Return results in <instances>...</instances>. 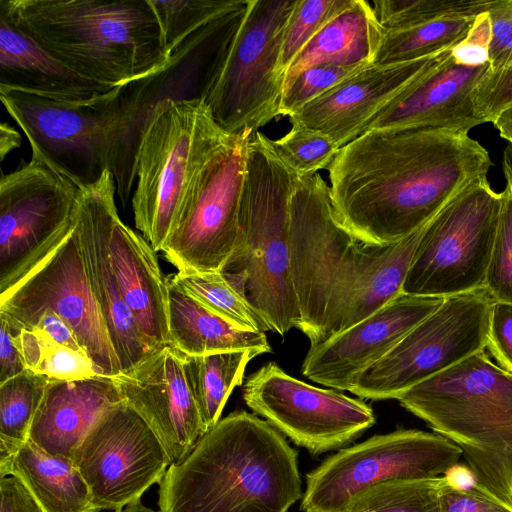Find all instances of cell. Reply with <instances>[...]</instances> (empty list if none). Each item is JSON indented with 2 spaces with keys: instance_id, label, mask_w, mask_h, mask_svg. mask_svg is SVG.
I'll return each instance as SVG.
<instances>
[{
  "instance_id": "45",
  "label": "cell",
  "mask_w": 512,
  "mask_h": 512,
  "mask_svg": "<svg viewBox=\"0 0 512 512\" xmlns=\"http://www.w3.org/2000/svg\"><path fill=\"white\" fill-rule=\"evenodd\" d=\"M491 39V21L485 11L475 17L466 37L451 48L453 62L472 67L489 64Z\"/></svg>"
},
{
  "instance_id": "29",
  "label": "cell",
  "mask_w": 512,
  "mask_h": 512,
  "mask_svg": "<svg viewBox=\"0 0 512 512\" xmlns=\"http://www.w3.org/2000/svg\"><path fill=\"white\" fill-rule=\"evenodd\" d=\"M382 36L372 6L364 0H352L296 57L285 74L283 89L300 72L314 65L373 64Z\"/></svg>"
},
{
  "instance_id": "33",
  "label": "cell",
  "mask_w": 512,
  "mask_h": 512,
  "mask_svg": "<svg viewBox=\"0 0 512 512\" xmlns=\"http://www.w3.org/2000/svg\"><path fill=\"white\" fill-rule=\"evenodd\" d=\"M188 295L244 330L264 332L245 295L223 271H178L170 276Z\"/></svg>"
},
{
  "instance_id": "13",
  "label": "cell",
  "mask_w": 512,
  "mask_h": 512,
  "mask_svg": "<svg viewBox=\"0 0 512 512\" xmlns=\"http://www.w3.org/2000/svg\"><path fill=\"white\" fill-rule=\"evenodd\" d=\"M461 449L436 432L401 429L341 449L306 475L303 512H339L381 482L446 476Z\"/></svg>"
},
{
  "instance_id": "6",
  "label": "cell",
  "mask_w": 512,
  "mask_h": 512,
  "mask_svg": "<svg viewBox=\"0 0 512 512\" xmlns=\"http://www.w3.org/2000/svg\"><path fill=\"white\" fill-rule=\"evenodd\" d=\"M269 140L260 131L249 138L238 239L221 271L245 295L263 331L284 336L300 324L290 266V199L298 176Z\"/></svg>"
},
{
  "instance_id": "40",
  "label": "cell",
  "mask_w": 512,
  "mask_h": 512,
  "mask_svg": "<svg viewBox=\"0 0 512 512\" xmlns=\"http://www.w3.org/2000/svg\"><path fill=\"white\" fill-rule=\"evenodd\" d=\"M367 66L325 63L303 70L284 87L279 114L286 116L294 114Z\"/></svg>"
},
{
  "instance_id": "12",
  "label": "cell",
  "mask_w": 512,
  "mask_h": 512,
  "mask_svg": "<svg viewBox=\"0 0 512 512\" xmlns=\"http://www.w3.org/2000/svg\"><path fill=\"white\" fill-rule=\"evenodd\" d=\"M494 302L485 288L446 297L364 371L350 392L364 399L398 400L412 387L483 351Z\"/></svg>"
},
{
  "instance_id": "43",
  "label": "cell",
  "mask_w": 512,
  "mask_h": 512,
  "mask_svg": "<svg viewBox=\"0 0 512 512\" xmlns=\"http://www.w3.org/2000/svg\"><path fill=\"white\" fill-rule=\"evenodd\" d=\"M473 103L475 113L483 123H493L512 108V64L490 69L476 86Z\"/></svg>"
},
{
  "instance_id": "38",
  "label": "cell",
  "mask_w": 512,
  "mask_h": 512,
  "mask_svg": "<svg viewBox=\"0 0 512 512\" xmlns=\"http://www.w3.org/2000/svg\"><path fill=\"white\" fill-rule=\"evenodd\" d=\"M279 160L298 177H309L329 167L340 147L327 135L291 122V129L276 140H269Z\"/></svg>"
},
{
  "instance_id": "4",
  "label": "cell",
  "mask_w": 512,
  "mask_h": 512,
  "mask_svg": "<svg viewBox=\"0 0 512 512\" xmlns=\"http://www.w3.org/2000/svg\"><path fill=\"white\" fill-rule=\"evenodd\" d=\"M0 13L77 74L112 87L169 58L149 0H0Z\"/></svg>"
},
{
  "instance_id": "15",
  "label": "cell",
  "mask_w": 512,
  "mask_h": 512,
  "mask_svg": "<svg viewBox=\"0 0 512 512\" xmlns=\"http://www.w3.org/2000/svg\"><path fill=\"white\" fill-rule=\"evenodd\" d=\"M115 96L116 87L83 101L0 90L1 102L26 135L32 157L79 189L110 172Z\"/></svg>"
},
{
  "instance_id": "21",
  "label": "cell",
  "mask_w": 512,
  "mask_h": 512,
  "mask_svg": "<svg viewBox=\"0 0 512 512\" xmlns=\"http://www.w3.org/2000/svg\"><path fill=\"white\" fill-rule=\"evenodd\" d=\"M113 378L123 401L150 426L171 464L186 458L205 431L185 376L183 353L164 345Z\"/></svg>"
},
{
  "instance_id": "49",
  "label": "cell",
  "mask_w": 512,
  "mask_h": 512,
  "mask_svg": "<svg viewBox=\"0 0 512 512\" xmlns=\"http://www.w3.org/2000/svg\"><path fill=\"white\" fill-rule=\"evenodd\" d=\"M0 512H41L29 492L13 476L1 478Z\"/></svg>"
},
{
  "instance_id": "51",
  "label": "cell",
  "mask_w": 512,
  "mask_h": 512,
  "mask_svg": "<svg viewBox=\"0 0 512 512\" xmlns=\"http://www.w3.org/2000/svg\"><path fill=\"white\" fill-rule=\"evenodd\" d=\"M493 125L499 131L500 136L512 144V122L497 118Z\"/></svg>"
},
{
  "instance_id": "27",
  "label": "cell",
  "mask_w": 512,
  "mask_h": 512,
  "mask_svg": "<svg viewBox=\"0 0 512 512\" xmlns=\"http://www.w3.org/2000/svg\"><path fill=\"white\" fill-rule=\"evenodd\" d=\"M168 323L170 344L186 355L250 350L272 352L265 332L244 330L183 291L170 277Z\"/></svg>"
},
{
  "instance_id": "20",
  "label": "cell",
  "mask_w": 512,
  "mask_h": 512,
  "mask_svg": "<svg viewBox=\"0 0 512 512\" xmlns=\"http://www.w3.org/2000/svg\"><path fill=\"white\" fill-rule=\"evenodd\" d=\"M444 299L399 294L348 329L310 346L302 363L303 376L337 391H351L364 371L435 312Z\"/></svg>"
},
{
  "instance_id": "42",
  "label": "cell",
  "mask_w": 512,
  "mask_h": 512,
  "mask_svg": "<svg viewBox=\"0 0 512 512\" xmlns=\"http://www.w3.org/2000/svg\"><path fill=\"white\" fill-rule=\"evenodd\" d=\"M440 512H512V506L478 484L462 485L448 475L439 493Z\"/></svg>"
},
{
  "instance_id": "52",
  "label": "cell",
  "mask_w": 512,
  "mask_h": 512,
  "mask_svg": "<svg viewBox=\"0 0 512 512\" xmlns=\"http://www.w3.org/2000/svg\"><path fill=\"white\" fill-rule=\"evenodd\" d=\"M502 166L506 181L512 183V144L504 149Z\"/></svg>"
},
{
  "instance_id": "24",
  "label": "cell",
  "mask_w": 512,
  "mask_h": 512,
  "mask_svg": "<svg viewBox=\"0 0 512 512\" xmlns=\"http://www.w3.org/2000/svg\"><path fill=\"white\" fill-rule=\"evenodd\" d=\"M112 271L142 333L155 348L170 344L168 283L156 251L114 213L107 239Z\"/></svg>"
},
{
  "instance_id": "41",
  "label": "cell",
  "mask_w": 512,
  "mask_h": 512,
  "mask_svg": "<svg viewBox=\"0 0 512 512\" xmlns=\"http://www.w3.org/2000/svg\"><path fill=\"white\" fill-rule=\"evenodd\" d=\"M484 288L496 302L512 304V183L501 192V209Z\"/></svg>"
},
{
  "instance_id": "53",
  "label": "cell",
  "mask_w": 512,
  "mask_h": 512,
  "mask_svg": "<svg viewBox=\"0 0 512 512\" xmlns=\"http://www.w3.org/2000/svg\"><path fill=\"white\" fill-rule=\"evenodd\" d=\"M115 512H160V511H155L149 507L144 506L140 499V500L135 501L129 505H126L123 508L115 510Z\"/></svg>"
},
{
  "instance_id": "37",
  "label": "cell",
  "mask_w": 512,
  "mask_h": 512,
  "mask_svg": "<svg viewBox=\"0 0 512 512\" xmlns=\"http://www.w3.org/2000/svg\"><path fill=\"white\" fill-rule=\"evenodd\" d=\"M489 5L486 0H375L372 8L383 32H390L448 15L477 16Z\"/></svg>"
},
{
  "instance_id": "14",
  "label": "cell",
  "mask_w": 512,
  "mask_h": 512,
  "mask_svg": "<svg viewBox=\"0 0 512 512\" xmlns=\"http://www.w3.org/2000/svg\"><path fill=\"white\" fill-rule=\"evenodd\" d=\"M79 188L31 157L0 179V295L44 262L74 226Z\"/></svg>"
},
{
  "instance_id": "34",
  "label": "cell",
  "mask_w": 512,
  "mask_h": 512,
  "mask_svg": "<svg viewBox=\"0 0 512 512\" xmlns=\"http://www.w3.org/2000/svg\"><path fill=\"white\" fill-rule=\"evenodd\" d=\"M9 326L28 370L50 381H72L103 375L87 354L57 343L42 331Z\"/></svg>"
},
{
  "instance_id": "18",
  "label": "cell",
  "mask_w": 512,
  "mask_h": 512,
  "mask_svg": "<svg viewBox=\"0 0 512 512\" xmlns=\"http://www.w3.org/2000/svg\"><path fill=\"white\" fill-rule=\"evenodd\" d=\"M72 461L100 511H115L140 500L171 465L153 430L124 401L101 415Z\"/></svg>"
},
{
  "instance_id": "48",
  "label": "cell",
  "mask_w": 512,
  "mask_h": 512,
  "mask_svg": "<svg viewBox=\"0 0 512 512\" xmlns=\"http://www.w3.org/2000/svg\"><path fill=\"white\" fill-rule=\"evenodd\" d=\"M26 369L8 322L0 317V383L17 376Z\"/></svg>"
},
{
  "instance_id": "36",
  "label": "cell",
  "mask_w": 512,
  "mask_h": 512,
  "mask_svg": "<svg viewBox=\"0 0 512 512\" xmlns=\"http://www.w3.org/2000/svg\"><path fill=\"white\" fill-rule=\"evenodd\" d=\"M168 54L192 34L236 9L244 0H149Z\"/></svg>"
},
{
  "instance_id": "54",
  "label": "cell",
  "mask_w": 512,
  "mask_h": 512,
  "mask_svg": "<svg viewBox=\"0 0 512 512\" xmlns=\"http://www.w3.org/2000/svg\"><path fill=\"white\" fill-rule=\"evenodd\" d=\"M498 118H502L504 120L512 122V108L503 112Z\"/></svg>"
},
{
  "instance_id": "3",
  "label": "cell",
  "mask_w": 512,
  "mask_h": 512,
  "mask_svg": "<svg viewBox=\"0 0 512 512\" xmlns=\"http://www.w3.org/2000/svg\"><path fill=\"white\" fill-rule=\"evenodd\" d=\"M297 456L266 420L232 412L168 467L160 512H287L302 495Z\"/></svg>"
},
{
  "instance_id": "11",
  "label": "cell",
  "mask_w": 512,
  "mask_h": 512,
  "mask_svg": "<svg viewBox=\"0 0 512 512\" xmlns=\"http://www.w3.org/2000/svg\"><path fill=\"white\" fill-rule=\"evenodd\" d=\"M297 0H249L243 22L202 101L227 133L252 135L279 116L284 30Z\"/></svg>"
},
{
  "instance_id": "2",
  "label": "cell",
  "mask_w": 512,
  "mask_h": 512,
  "mask_svg": "<svg viewBox=\"0 0 512 512\" xmlns=\"http://www.w3.org/2000/svg\"><path fill=\"white\" fill-rule=\"evenodd\" d=\"M424 227L390 244L366 243L339 221L319 173L298 177L290 199V266L310 346L365 319L402 293Z\"/></svg>"
},
{
  "instance_id": "26",
  "label": "cell",
  "mask_w": 512,
  "mask_h": 512,
  "mask_svg": "<svg viewBox=\"0 0 512 512\" xmlns=\"http://www.w3.org/2000/svg\"><path fill=\"white\" fill-rule=\"evenodd\" d=\"M112 88L71 70L0 13V90L83 101Z\"/></svg>"
},
{
  "instance_id": "19",
  "label": "cell",
  "mask_w": 512,
  "mask_h": 512,
  "mask_svg": "<svg viewBox=\"0 0 512 512\" xmlns=\"http://www.w3.org/2000/svg\"><path fill=\"white\" fill-rule=\"evenodd\" d=\"M115 193L116 183L109 171L96 183L79 189L75 225L92 293L105 321L121 372H126L157 349L142 333L122 297L111 268L107 239L112 216L117 211Z\"/></svg>"
},
{
  "instance_id": "44",
  "label": "cell",
  "mask_w": 512,
  "mask_h": 512,
  "mask_svg": "<svg viewBox=\"0 0 512 512\" xmlns=\"http://www.w3.org/2000/svg\"><path fill=\"white\" fill-rule=\"evenodd\" d=\"M487 12L492 27L489 64L495 70L512 64V0L490 1Z\"/></svg>"
},
{
  "instance_id": "5",
  "label": "cell",
  "mask_w": 512,
  "mask_h": 512,
  "mask_svg": "<svg viewBox=\"0 0 512 512\" xmlns=\"http://www.w3.org/2000/svg\"><path fill=\"white\" fill-rule=\"evenodd\" d=\"M398 401L461 449L474 483L512 506V373L483 350Z\"/></svg>"
},
{
  "instance_id": "30",
  "label": "cell",
  "mask_w": 512,
  "mask_h": 512,
  "mask_svg": "<svg viewBox=\"0 0 512 512\" xmlns=\"http://www.w3.org/2000/svg\"><path fill=\"white\" fill-rule=\"evenodd\" d=\"M258 356L250 350L204 355L183 353V368L205 433L219 420L236 386H241L248 363Z\"/></svg>"
},
{
  "instance_id": "50",
  "label": "cell",
  "mask_w": 512,
  "mask_h": 512,
  "mask_svg": "<svg viewBox=\"0 0 512 512\" xmlns=\"http://www.w3.org/2000/svg\"><path fill=\"white\" fill-rule=\"evenodd\" d=\"M21 135L7 122L0 125V159L4 160L6 155L20 147Z\"/></svg>"
},
{
  "instance_id": "16",
  "label": "cell",
  "mask_w": 512,
  "mask_h": 512,
  "mask_svg": "<svg viewBox=\"0 0 512 512\" xmlns=\"http://www.w3.org/2000/svg\"><path fill=\"white\" fill-rule=\"evenodd\" d=\"M242 397L253 412L312 454L342 447L376 421L363 400L307 384L276 362L245 379Z\"/></svg>"
},
{
  "instance_id": "47",
  "label": "cell",
  "mask_w": 512,
  "mask_h": 512,
  "mask_svg": "<svg viewBox=\"0 0 512 512\" xmlns=\"http://www.w3.org/2000/svg\"><path fill=\"white\" fill-rule=\"evenodd\" d=\"M20 329H35L42 331L57 343L74 351L87 354L81 347L70 325L62 317L51 310L42 312L27 322Z\"/></svg>"
},
{
  "instance_id": "35",
  "label": "cell",
  "mask_w": 512,
  "mask_h": 512,
  "mask_svg": "<svg viewBox=\"0 0 512 512\" xmlns=\"http://www.w3.org/2000/svg\"><path fill=\"white\" fill-rule=\"evenodd\" d=\"M445 476L377 483L354 496L339 512H440Z\"/></svg>"
},
{
  "instance_id": "39",
  "label": "cell",
  "mask_w": 512,
  "mask_h": 512,
  "mask_svg": "<svg viewBox=\"0 0 512 512\" xmlns=\"http://www.w3.org/2000/svg\"><path fill=\"white\" fill-rule=\"evenodd\" d=\"M352 0H297L287 21L281 46L279 69L285 74L314 36Z\"/></svg>"
},
{
  "instance_id": "1",
  "label": "cell",
  "mask_w": 512,
  "mask_h": 512,
  "mask_svg": "<svg viewBox=\"0 0 512 512\" xmlns=\"http://www.w3.org/2000/svg\"><path fill=\"white\" fill-rule=\"evenodd\" d=\"M491 166L489 152L467 132L374 129L340 148L328 167L330 196L347 230L385 246L423 227Z\"/></svg>"
},
{
  "instance_id": "23",
  "label": "cell",
  "mask_w": 512,
  "mask_h": 512,
  "mask_svg": "<svg viewBox=\"0 0 512 512\" xmlns=\"http://www.w3.org/2000/svg\"><path fill=\"white\" fill-rule=\"evenodd\" d=\"M491 69L464 66L450 57L390 102L365 128H432L467 132L483 122L475 113L473 93Z\"/></svg>"
},
{
  "instance_id": "46",
  "label": "cell",
  "mask_w": 512,
  "mask_h": 512,
  "mask_svg": "<svg viewBox=\"0 0 512 512\" xmlns=\"http://www.w3.org/2000/svg\"><path fill=\"white\" fill-rule=\"evenodd\" d=\"M499 366L512 373V304L494 302L490 312L487 345Z\"/></svg>"
},
{
  "instance_id": "22",
  "label": "cell",
  "mask_w": 512,
  "mask_h": 512,
  "mask_svg": "<svg viewBox=\"0 0 512 512\" xmlns=\"http://www.w3.org/2000/svg\"><path fill=\"white\" fill-rule=\"evenodd\" d=\"M451 48L419 59L371 64L289 116L329 136L340 148L361 135L398 95L446 61Z\"/></svg>"
},
{
  "instance_id": "31",
  "label": "cell",
  "mask_w": 512,
  "mask_h": 512,
  "mask_svg": "<svg viewBox=\"0 0 512 512\" xmlns=\"http://www.w3.org/2000/svg\"><path fill=\"white\" fill-rule=\"evenodd\" d=\"M475 17L448 15L407 29L383 32L373 64L407 62L452 48L466 37Z\"/></svg>"
},
{
  "instance_id": "25",
  "label": "cell",
  "mask_w": 512,
  "mask_h": 512,
  "mask_svg": "<svg viewBox=\"0 0 512 512\" xmlns=\"http://www.w3.org/2000/svg\"><path fill=\"white\" fill-rule=\"evenodd\" d=\"M123 402L111 376L50 381L33 419L28 440L53 456L72 455L95 422Z\"/></svg>"
},
{
  "instance_id": "7",
  "label": "cell",
  "mask_w": 512,
  "mask_h": 512,
  "mask_svg": "<svg viewBox=\"0 0 512 512\" xmlns=\"http://www.w3.org/2000/svg\"><path fill=\"white\" fill-rule=\"evenodd\" d=\"M248 5L249 0H245L192 34L171 52L163 65L148 75L116 87L110 130V173L123 207L136 181L137 151L151 113L167 100L203 99Z\"/></svg>"
},
{
  "instance_id": "8",
  "label": "cell",
  "mask_w": 512,
  "mask_h": 512,
  "mask_svg": "<svg viewBox=\"0 0 512 512\" xmlns=\"http://www.w3.org/2000/svg\"><path fill=\"white\" fill-rule=\"evenodd\" d=\"M201 99L167 100L151 113L136 156L134 223L162 251L176 225L192 175L220 131Z\"/></svg>"
},
{
  "instance_id": "28",
  "label": "cell",
  "mask_w": 512,
  "mask_h": 512,
  "mask_svg": "<svg viewBox=\"0 0 512 512\" xmlns=\"http://www.w3.org/2000/svg\"><path fill=\"white\" fill-rule=\"evenodd\" d=\"M0 475L18 479L41 512H100L72 459L50 455L29 440L0 461Z\"/></svg>"
},
{
  "instance_id": "10",
  "label": "cell",
  "mask_w": 512,
  "mask_h": 512,
  "mask_svg": "<svg viewBox=\"0 0 512 512\" xmlns=\"http://www.w3.org/2000/svg\"><path fill=\"white\" fill-rule=\"evenodd\" d=\"M251 135L216 134L192 178L162 252L178 271H221L239 234Z\"/></svg>"
},
{
  "instance_id": "32",
  "label": "cell",
  "mask_w": 512,
  "mask_h": 512,
  "mask_svg": "<svg viewBox=\"0 0 512 512\" xmlns=\"http://www.w3.org/2000/svg\"><path fill=\"white\" fill-rule=\"evenodd\" d=\"M50 380L28 369L0 383V461L29 438L30 428Z\"/></svg>"
},
{
  "instance_id": "9",
  "label": "cell",
  "mask_w": 512,
  "mask_h": 512,
  "mask_svg": "<svg viewBox=\"0 0 512 512\" xmlns=\"http://www.w3.org/2000/svg\"><path fill=\"white\" fill-rule=\"evenodd\" d=\"M501 209V193L480 176L426 224L402 293L449 297L484 288Z\"/></svg>"
},
{
  "instance_id": "17",
  "label": "cell",
  "mask_w": 512,
  "mask_h": 512,
  "mask_svg": "<svg viewBox=\"0 0 512 512\" xmlns=\"http://www.w3.org/2000/svg\"><path fill=\"white\" fill-rule=\"evenodd\" d=\"M47 310L70 325L103 375L121 373L87 278L75 216L73 229L63 243L17 286L0 295V317L16 329Z\"/></svg>"
}]
</instances>
